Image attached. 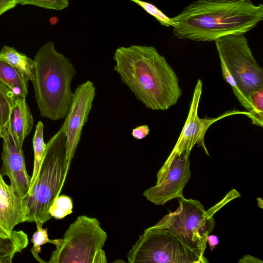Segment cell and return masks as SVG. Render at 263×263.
<instances>
[{"label": "cell", "instance_id": "1", "mask_svg": "<svg viewBox=\"0 0 263 263\" xmlns=\"http://www.w3.org/2000/svg\"><path fill=\"white\" fill-rule=\"evenodd\" d=\"M113 59L121 82L148 109H168L182 96L177 74L154 46L120 47Z\"/></svg>", "mask_w": 263, "mask_h": 263}, {"label": "cell", "instance_id": "2", "mask_svg": "<svg viewBox=\"0 0 263 263\" xmlns=\"http://www.w3.org/2000/svg\"><path fill=\"white\" fill-rule=\"evenodd\" d=\"M172 19L176 37L212 42L253 29L263 20V5L251 0H197Z\"/></svg>", "mask_w": 263, "mask_h": 263}, {"label": "cell", "instance_id": "3", "mask_svg": "<svg viewBox=\"0 0 263 263\" xmlns=\"http://www.w3.org/2000/svg\"><path fill=\"white\" fill-rule=\"evenodd\" d=\"M33 60L31 82L41 115L52 121L65 119L73 101L70 84L77 72L73 65L51 41L40 48Z\"/></svg>", "mask_w": 263, "mask_h": 263}, {"label": "cell", "instance_id": "4", "mask_svg": "<svg viewBox=\"0 0 263 263\" xmlns=\"http://www.w3.org/2000/svg\"><path fill=\"white\" fill-rule=\"evenodd\" d=\"M65 122L46 143L40 170L27 196L22 199L24 222L40 221L43 224L52 217L49 209L60 195L70 166L66 156Z\"/></svg>", "mask_w": 263, "mask_h": 263}, {"label": "cell", "instance_id": "5", "mask_svg": "<svg viewBox=\"0 0 263 263\" xmlns=\"http://www.w3.org/2000/svg\"><path fill=\"white\" fill-rule=\"evenodd\" d=\"M215 43L223 79L249 112L250 93L263 87V69L256 62L244 34L224 36Z\"/></svg>", "mask_w": 263, "mask_h": 263}, {"label": "cell", "instance_id": "6", "mask_svg": "<svg viewBox=\"0 0 263 263\" xmlns=\"http://www.w3.org/2000/svg\"><path fill=\"white\" fill-rule=\"evenodd\" d=\"M107 237L96 218L81 215L72 223L63 238L52 239L56 250L48 263H106L102 248Z\"/></svg>", "mask_w": 263, "mask_h": 263}, {"label": "cell", "instance_id": "7", "mask_svg": "<svg viewBox=\"0 0 263 263\" xmlns=\"http://www.w3.org/2000/svg\"><path fill=\"white\" fill-rule=\"evenodd\" d=\"M127 257L129 263H207L171 231L151 227L139 236Z\"/></svg>", "mask_w": 263, "mask_h": 263}, {"label": "cell", "instance_id": "8", "mask_svg": "<svg viewBox=\"0 0 263 263\" xmlns=\"http://www.w3.org/2000/svg\"><path fill=\"white\" fill-rule=\"evenodd\" d=\"M212 207L205 211L196 199L179 198V206L174 212L169 211L157 223L152 226L171 231L187 246L204 255L207 237L215 226Z\"/></svg>", "mask_w": 263, "mask_h": 263}, {"label": "cell", "instance_id": "9", "mask_svg": "<svg viewBox=\"0 0 263 263\" xmlns=\"http://www.w3.org/2000/svg\"><path fill=\"white\" fill-rule=\"evenodd\" d=\"M202 80L198 79L194 88L185 122L174 147L157 173L156 184L161 182L165 177L173 159L180 156L189 158L191 151L195 145L201 147L206 154L210 155L204 143V136L209 128L213 123L232 115H249L247 111L232 110L216 117L200 118L198 110L202 95Z\"/></svg>", "mask_w": 263, "mask_h": 263}, {"label": "cell", "instance_id": "10", "mask_svg": "<svg viewBox=\"0 0 263 263\" xmlns=\"http://www.w3.org/2000/svg\"><path fill=\"white\" fill-rule=\"evenodd\" d=\"M95 95L96 88L90 80L80 84L73 92L71 107L64 121L66 156L69 166L80 142L83 127L88 120Z\"/></svg>", "mask_w": 263, "mask_h": 263}, {"label": "cell", "instance_id": "11", "mask_svg": "<svg viewBox=\"0 0 263 263\" xmlns=\"http://www.w3.org/2000/svg\"><path fill=\"white\" fill-rule=\"evenodd\" d=\"M191 177L189 158L183 156L173 159L161 182L143 192L146 199L156 205H164L174 199L183 196V189Z\"/></svg>", "mask_w": 263, "mask_h": 263}, {"label": "cell", "instance_id": "12", "mask_svg": "<svg viewBox=\"0 0 263 263\" xmlns=\"http://www.w3.org/2000/svg\"><path fill=\"white\" fill-rule=\"evenodd\" d=\"M3 164L1 173L7 176L10 180V185L18 196L23 199L29 192L31 177L27 173L22 148L13 143L7 127L2 131Z\"/></svg>", "mask_w": 263, "mask_h": 263}, {"label": "cell", "instance_id": "13", "mask_svg": "<svg viewBox=\"0 0 263 263\" xmlns=\"http://www.w3.org/2000/svg\"><path fill=\"white\" fill-rule=\"evenodd\" d=\"M24 213L22 199L0 173V238H9L14 233L15 226L24 222Z\"/></svg>", "mask_w": 263, "mask_h": 263}, {"label": "cell", "instance_id": "14", "mask_svg": "<svg viewBox=\"0 0 263 263\" xmlns=\"http://www.w3.org/2000/svg\"><path fill=\"white\" fill-rule=\"evenodd\" d=\"M33 118L26 101V98L16 95L11 108L7 129L12 141L22 148L24 141L31 132Z\"/></svg>", "mask_w": 263, "mask_h": 263}, {"label": "cell", "instance_id": "15", "mask_svg": "<svg viewBox=\"0 0 263 263\" xmlns=\"http://www.w3.org/2000/svg\"><path fill=\"white\" fill-rule=\"evenodd\" d=\"M28 82L25 76L4 60L0 59V82L18 96L26 98Z\"/></svg>", "mask_w": 263, "mask_h": 263}, {"label": "cell", "instance_id": "16", "mask_svg": "<svg viewBox=\"0 0 263 263\" xmlns=\"http://www.w3.org/2000/svg\"><path fill=\"white\" fill-rule=\"evenodd\" d=\"M0 59L22 73L28 81L33 77L34 60L18 52L14 47L4 46L0 50Z\"/></svg>", "mask_w": 263, "mask_h": 263}, {"label": "cell", "instance_id": "17", "mask_svg": "<svg viewBox=\"0 0 263 263\" xmlns=\"http://www.w3.org/2000/svg\"><path fill=\"white\" fill-rule=\"evenodd\" d=\"M28 244L27 235L22 231H15L9 238H0V263H11L14 256Z\"/></svg>", "mask_w": 263, "mask_h": 263}, {"label": "cell", "instance_id": "18", "mask_svg": "<svg viewBox=\"0 0 263 263\" xmlns=\"http://www.w3.org/2000/svg\"><path fill=\"white\" fill-rule=\"evenodd\" d=\"M43 130L44 124L42 121H40L37 122L36 125L35 130L33 138L34 161L29 190L33 185L38 175L46 147V143H45L44 141Z\"/></svg>", "mask_w": 263, "mask_h": 263}, {"label": "cell", "instance_id": "19", "mask_svg": "<svg viewBox=\"0 0 263 263\" xmlns=\"http://www.w3.org/2000/svg\"><path fill=\"white\" fill-rule=\"evenodd\" d=\"M16 96L13 91L0 82V132L7 127Z\"/></svg>", "mask_w": 263, "mask_h": 263}, {"label": "cell", "instance_id": "20", "mask_svg": "<svg viewBox=\"0 0 263 263\" xmlns=\"http://www.w3.org/2000/svg\"><path fill=\"white\" fill-rule=\"evenodd\" d=\"M251 107L249 115L252 124L262 127L263 125V87L251 92L249 96Z\"/></svg>", "mask_w": 263, "mask_h": 263}, {"label": "cell", "instance_id": "21", "mask_svg": "<svg viewBox=\"0 0 263 263\" xmlns=\"http://www.w3.org/2000/svg\"><path fill=\"white\" fill-rule=\"evenodd\" d=\"M73 201L71 198L65 195L57 197L49 209L52 217L62 219L72 213Z\"/></svg>", "mask_w": 263, "mask_h": 263}, {"label": "cell", "instance_id": "22", "mask_svg": "<svg viewBox=\"0 0 263 263\" xmlns=\"http://www.w3.org/2000/svg\"><path fill=\"white\" fill-rule=\"evenodd\" d=\"M36 226V231L33 234L31 238V242L33 246L31 250L34 258L41 263H45L46 261L43 260L39 256V254L41 252V246L46 243H52V239L48 237L47 229L43 228V224L40 221L35 222Z\"/></svg>", "mask_w": 263, "mask_h": 263}, {"label": "cell", "instance_id": "23", "mask_svg": "<svg viewBox=\"0 0 263 263\" xmlns=\"http://www.w3.org/2000/svg\"><path fill=\"white\" fill-rule=\"evenodd\" d=\"M143 8L147 13L154 17L162 26L165 27L175 26L172 18L165 15L161 10L153 4L142 0H129Z\"/></svg>", "mask_w": 263, "mask_h": 263}, {"label": "cell", "instance_id": "24", "mask_svg": "<svg viewBox=\"0 0 263 263\" xmlns=\"http://www.w3.org/2000/svg\"><path fill=\"white\" fill-rule=\"evenodd\" d=\"M17 4L33 5L43 8L61 11L69 5L68 0H14Z\"/></svg>", "mask_w": 263, "mask_h": 263}, {"label": "cell", "instance_id": "25", "mask_svg": "<svg viewBox=\"0 0 263 263\" xmlns=\"http://www.w3.org/2000/svg\"><path fill=\"white\" fill-rule=\"evenodd\" d=\"M150 129L147 125L137 126L132 130V135L137 140H141L148 135Z\"/></svg>", "mask_w": 263, "mask_h": 263}, {"label": "cell", "instance_id": "26", "mask_svg": "<svg viewBox=\"0 0 263 263\" xmlns=\"http://www.w3.org/2000/svg\"><path fill=\"white\" fill-rule=\"evenodd\" d=\"M17 5L14 0H0V16L14 8Z\"/></svg>", "mask_w": 263, "mask_h": 263}, {"label": "cell", "instance_id": "27", "mask_svg": "<svg viewBox=\"0 0 263 263\" xmlns=\"http://www.w3.org/2000/svg\"><path fill=\"white\" fill-rule=\"evenodd\" d=\"M238 262L239 263H262L263 261L256 257L247 254L244 255Z\"/></svg>", "mask_w": 263, "mask_h": 263}, {"label": "cell", "instance_id": "28", "mask_svg": "<svg viewBox=\"0 0 263 263\" xmlns=\"http://www.w3.org/2000/svg\"><path fill=\"white\" fill-rule=\"evenodd\" d=\"M219 238L215 235H209L207 237V243L209 244L210 251H212L219 244Z\"/></svg>", "mask_w": 263, "mask_h": 263}, {"label": "cell", "instance_id": "29", "mask_svg": "<svg viewBox=\"0 0 263 263\" xmlns=\"http://www.w3.org/2000/svg\"><path fill=\"white\" fill-rule=\"evenodd\" d=\"M257 204H258V206L260 208H261V209L263 208V201H262V199L260 198V197H258L257 198Z\"/></svg>", "mask_w": 263, "mask_h": 263}, {"label": "cell", "instance_id": "30", "mask_svg": "<svg viewBox=\"0 0 263 263\" xmlns=\"http://www.w3.org/2000/svg\"><path fill=\"white\" fill-rule=\"evenodd\" d=\"M3 134L2 132H0V138H2Z\"/></svg>", "mask_w": 263, "mask_h": 263}]
</instances>
